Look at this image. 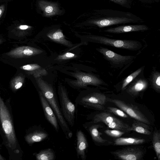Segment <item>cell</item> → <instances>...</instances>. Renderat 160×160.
Instances as JSON below:
<instances>
[{"instance_id":"603a6c76","label":"cell","mask_w":160,"mask_h":160,"mask_svg":"<svg viewBox=\"0 0 160 160\" xmlns=\"http://www.w3.org/2000/svg\"><path fill=\"white\" fill-rule=\"evenodd\" d=\"M35 156L37 160H54L56 157L54 151L51 148L42 150Z\"/></svg>"},{"instance_id":"7402d4cb","label":"cell","mask_w":160,"mask_h":160,"mask_svg":"<svg viewBox=\"0 0 160 160\" xmlns=\"http://www.w3.org/2000/svg\"><path fill=\"white\" fill-rule=\"evenodd\" d=\"M147 124L141 121L134 120L131 126L132 131L146 135H150L151 132Z\"/></svg>"},{"instance_id":"4fadbf2b","label":"cell","mask_w":160,"mask_h":160,"mask_svg":"<svg viewBox=\"0 0 160 160\" xmlns=\"http://www.w3.org/2000/svg\"><path fill=\"white\" fill-rule=\"evenodd\" d=\"M76 152L77 158L82 160H86V151L88 147L86 137L83 132L79 130L76 133Z\"/></svg>"},{"instance_id":"f1b7e54d","label":"cell","mask_w":160,"mask_h":160,"mask_svg":"<svg viewBox=\"0 0 160 160\" xmlns=\"http://www.w3.org/2000/svg\"><path fill=\"white\" fill-rule=\"evenodd\" d=\"M122 7L127 8H131L132 1L131 0H108Z\"/></svg>"},{"instance_id":"8992f818","label":"cell","mask_w":160,"mask_h":160,"mask_svg":"<svg viewBox=\"0 0 160 160\" xmlns=\"http://www.w3.org/2000/svg\"><path fill=\"white\" fill-rule=\"evenodd\" d=\"M88 38L92 42L131 51H136L142 47L138 41L133 40H119L111 39L103 36L92 35Z\"/></svg>"},{"instance_id":"e575fe53","label":"cell","mask_w":160,"mask_h":160,"mask_svg":"<svg viewBox=\"0 0 160 160\" xmlns=\"http://www.w3.org/2000/svg\"><path fill=\"white\" fill-rule=\"evenodd\" d=\"M4 159L3 157L0 154V160H4Z\"/></svg>"},{"instance_id":"7c38bea8","label":"cell","mask_w":160,"mask_h":160,"mask_svg":"<svg viewBox=\"0 0 160 160\" xmlns=\"http://www.w3.org/2000/svg\"><path fill=\"white\" fill-rule=\"evenodd\" d=\"M148 29V27L146 25L138 24L122 25L108 28L102 31L107 33L118 34L133 32L144 31Z\"/></svg>"},{"instance_id":"ac0fdd59","label":"cell","mask_w":160,"mask_h":160,"mask_svg":"<svg viewBox=\"0 0 160 160\" xmlns=\"http://www.w3.org/2000/svg\"><path fill=\"white\" fill-rule=\"evenodd\" d=\"M20 68L28 72L36 78H41L48 74L47 71L45 68L37 64L24 65L21 67Z\"/></svg>"},{"instance_id":"30bf717a","label":"cell","mask_w":160,"mask_h":160,"mask_svg":"<svg viewBox=\"0 0 160 160\" xmlns=\"http://www.w3.org/2000/svg\"><path fill=\"white\" fill-rule=\"evenodd\" d=\"M38 95L46 119L52 126L55 130L57 132H58L59 125L55 112L42 93L39 91Z\"/></svg>"},{"instance_id":"e0dca14e","label":"cell","mask_w":160,"mask_h":160,"mask_svg":"<svg viewBox=\"0 0 160 160\" xmlns=\"http://www.w3.org/2000/svg\"><path fill=\"white\" fill-rule=\"evenodd\" d=\"M148 82L146 80L139 78L136 79L128 87L126 91L129 94L135 96L145 90L148 87Z\"/></svg>"},{"instance_id":"836d02e7","label":"cell","mask_w":160,"mask_h":160,"mask_svg":"<svg viewBox=\"0 0 160 160\" xmlns=\"http://www.w3.org/2000/svg\"><path fill=\"white\" fill-rule=\"evenodd\" d=\"M4 10V7L3 6L0 7V17L2 15Z\"/></svg>"},{"instance_id":"1f68e13d","label":"cell","mask_w":160,"mask_h":160,"mask_svg":"<svg viewBox=\"0 0 160 160\" xmlns=\"http://www.w3.org/2000/svg\"><path fill=\"white\" fill-rule=\"evenodd\" d=\"M141 3L146 4H151L154 3H158L160 0H138Z\"/></svg>"},{"instance_id":"9c48e42d","label":"cell","mask_w":160,"mask_h":160,"mask_svg":"<svg viewBox=\"0 0 160 160\" xmlns=\"http://www.w3.org/2000/svg\"><path fill=\"white\" fill-rule=\"evenodd\" d=\"M96 49L106 60L114 65L125 64L132 60L134 57L132 56L121 55L105 48L101 47Z\"/></svg>"},{"instance_id":"ffe728a7","label":"cell","mask_w":160,"mask_h":160,"mask_svg":"<svg viewBox=\"0 0 160 160\" xmlns=\"http://www.w3.org/2000/svg\"><path fill=\"white\" fill-rule=\"evenodd\" d=\"M39 5L46 16H50L58 13V8L57 5L54 3L41 0L39 2Z\"/></svg>"},{"instance_id":"8fae6325","label":"cell","mask_w":160,"mask_h":160,"mask_svg":"<svg viewBox=\"0 0 160 160\" xmlns=\"http://www.w3.org/2000/svg\"><path fill=\"white\" fill-rule=\"evenodd\" d=\"M118 158L123 160H140L143 158V153L138 147H130L111 152Z\"/></svg>"},{"instance_id":"2e32d148","label":"cell","mask_w":160,"mask_h":160,"mask_svg":"<svg viewBox=\"0 0 160 160\" xmlns=\"http://www.w3.org/2000/svg\"><path fill=\"white\" fill-rule=\"evenodd\" d=\"M82 125L89 133L92 140L95 142L101 143L108 142L101 136L102 133L98 130V128L100 127V125L91 122H86L83 124Z\"/></svg>"},{"instance_id":"44dd1931","label":"cell","mask_w":160,"mask_h":160,"mask_svg":"<svg viewBox=\"0 0 160 160\" xmlns=\"http://www.w3.org/2000/svg\"><path fill=\"white\" fill-rule=\"evenodd\" d=\"M145 142L142 138H119L114 141V144L117 146L136 145L142 144Z\"/></svg>"},{"instance_id":"7a4b0ae2","label":"cell","mask_w":160,"mask_h":160,"mask_svg":"<svg viewBox=\"0 0 160 160\" xmlns=\"http://www.w3.org/2000/svg\"><path fill=\"white\" fill-rule=\"evenodd\" d=\"M36 82L39 91L42 93L55 112L59 125L65 138L68 139L71 138L73 135L72 132L62 115L59 102L53 88L41 78H37Z\"/></svg>"},{"instance_id":"4dcf8cb0","label":"cell","mask_w":160,"mask_h":160,"mask_svg":"<svg viewBox=\"0 0 160 160\" xmlns=\"http://www.w3.org/2000/svg\"><path fill=\"white\" fill-rule=\"evenodd\" d=\"M77 57V55L74 53L67 52L63 54L58 55L56 59L58 60H64L76 58Z\"/></svg>"},{"instance_id":"484cf974","label":"cell","mask_w":160,"mask_h":160,"mask_svg":"<svg viewBox=\"0 0 160 160\" xmlns=\"http://www.w3.org/2000/svg\"><path fill=\"white\" fill-rule=\"evenodd\" d=\"M142 70V67L140 68L128 76L123 81L122 87V90H123L126 88L127 86L140 73Z\"/></svg>"},{"instance_id":"d4e9b609","label":"cell","mask_w":160,"mask_h":160,"mask_svg":"<svg viewBox=\"0 0 160 160\" xmlns=\"http://www.w3.org/2000/svg\"><path fill=\"white\" fill-rule=\"evenodd\" d=\"M153 88L157 92H160V73L159 72L155 71L152 76L151 80Z\"/></svg>"},{"instance_id":"83f0119b","label":"cell","mask_w":160,"mask_h":160,"mask_svg":"<svg viewBox=\"0 0 160 160\" xmlns=\"http://www.w3.org/2000/svg\"><path fill=\"white\" fill-rule=\"evenodd\" d=\"M107 108L109 112L115 115L124 118H128V115L121 109L111 107H108Z\"/></svg>"},{"instance_id":"9a60e30c","label":"cell","mask_w":160,"mask_h":160,"mask_svg":"<svg viewBox=\"0 0 160 160\" xmlns=\"http://www.w3.org/2000/svg\"><path fill=\"white\" fill-rule=\"evenodd\" d=\"M49 134L43 128L40 126H37L34 129L29 132L25 137V140L30 145L42 142L47 139Z\"/></svg>"},{"instance_id":"d6986e66","label":"cell","mask_w":160,"mask_h":160,"mask_svg":"<svg viewBox=\"0 0 160 160\" xmlns=\"http://www.w3.org/2000/svg\"><path fill=\"white\" fill-rule=\"evenodd\" d=\"M47 37L52 40L62 44L68 48L72 47L73 44L66 39L63 34L60 30H57L48 33Z\"/></svg>"},{"instance_id":"6da1fadb","label":"cell","mask_w":160,"mask_h":160,"mask_svg":"<svg viewBox=\"0 0 160 160\" xmlns=\"http://www.w3.org/2000/svg\"><path fill=\"white\" fill-rule=\"evenodd\" d=\"M89 23L95 27L102 28L113 25L144 22L140 17L129 12L109 9L94 11Z\"/></svg>"},{"instance_id":"4316f807","label":"cell","mask_w":160,"mask_h":160,"mask_svg":"<svg viewBox=\"0 0 160 160\" xmlns=\"http://www.w3.org/2000/svg\"><path fill=\"white\" fill-rule=\"evenodd\" d=\"M24 80V78L21 76L16 77L11 83V85L12 89L17 90L20 88L23 85Z\"/></svg>"},{"instance_id":"277c9868","label":"cell","mask_w":160,"mask_h":160,"mask_svg":"<svg viewBox=\"0 0 160 160\" xmlns=\"http://www.w3.org/2000/svg\"><path fill=\"white\" fill-rule=\"evenodd\" d=\"M59 104L62 115L69 126L74 125L76 107L68 96L65 87L60 85L58 87Z\"/></svg>"},{"instance_id":"cb8c5ba5","label":"cell","mask_w":160,"mask_h":160,"mask_svg":"<svg viewBox=\"0 0 160 160\" xmlns=\"http://www.w3.org/2000/svg\"><path fill=\"white\" fill-rule=\"evenodd\" d=\"M152 145L158 160H160V134L158 131L154 132L152 139Z\"/></svg>"},{"instance_id":"f546056e","label":"cell","mask_w":160,"mask_h":160,"mask_svg":"<svg viewBox=\"0 0 160 160\" xmlns=\"http://www.w3.org/2000/svg\"><path fill=\"white\" fill-rule=\"evenodd\" d=\"M104 132L108 135L115 138H119L124 134L125 132L119 130L107 129Z\"/></svg>"},{"instance_id":"5b68a950","label":"cell","mask_w":160,"mask_h":160,"mask_svg":"<svg viewBox=\"0 0 160 160\" xmlns=\"http://www.w3.org/2000/svg\"><path fill=\"white\" fill-rule=\"evenodd\" d=\"M106 98L105 95L99 92H82L76 98L75 102L87 108L102 110L104 109Z\"/></svg>"},{"instance_id":"52a82bcc","label":"cell","mask_w":160,"mask_h":160,"mask_svg":"<svg viewBox=\"0 0 160 160\" xmlns=\"http://www.w3.org/2000/svg\"><path fill=\"white\" fill-rule=\"evenodd\" d=\"M108 101L114 103L131 117L147 124L150 122L144 115L136 106L117 99H108Z\"/></svg>"},{"instance_id":"3957f363","label":"cell","mask_w":160,"mask_h":160,"mask_svg":"<svg viewBox=\"0 0 160 160\" xmlns=\"http://www.w3.org/2000/svg\"><path fill=\"white\" fill-rule=\"evenodd\" d=\"M0 120L8 147L16 151L17 139L9 112L0 96Z\"/></svg>"},{"instance_id":"d6a6232c","label":"cell","mask_w":160,"mask_h":160,"mask_svg":"<svg viewBox=\"0 0 160 160\" xmlns=\"http://www.w3.org/2000/svg\"><path fill=\"white\" fill-rule=\"evenodd\" d=\"M29 28L28 26L26 25H22L19 26V28L22 30H25L28 29Z\"/></svg>"},{"instance_id":"ba28073f","label":"cell","mask_w":160,"mask_h":160,"mask_svg":"<svg viewBox=\"0 0 160 160\" xmlns=\"http://www.w3.org/2000/svg\"><path fill=\"white\" fill-rule=\"evenodd\" d=\"M76 80L70 82V84L77 88H85L88 85L98 86L102 84V81L93 74L77 71L72 73Z\"/></svg>"},{"instance_id":"5bb4252c","label":"cell","mask_w":160,"mask_h":160,"mask_svg":"<svg viewBox=\"0 0 160 160\" xmlns=\"http://www.w3.org/2000/svg\"><path fill=\"white\" fill-rule=\"evenodd\" d=\"M43 51L38 48L29 46L18 47L11 50L7 54L14 58L32 56L41 54Z\"/></svg>"}]
</instances>
